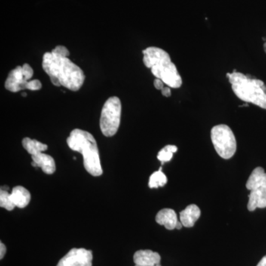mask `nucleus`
<instances>
[{"instance_id":"nucleus-1","label":"nucleus","mask_w":266,"mask_h":266,"mask_svg":"<svg viewBox=\"0 0 266 266\" xmlns=\"http://www.w3.org/2000/svg\"><path fill=\"white\" fill-rule=\"evenodd\" d=\"M42 68L53 84L78 91L84 84L85 76L82 70L68 57L47 52L43 56Z\"/></svg>"},{"instance_id":"nucleus-2","label":"nucleus","mask_w":266,"mask_h":266,"mask_svg":"<svg viewBox=\"0 0 266 266\" xmlns=\"http://www.w3.org/2000/svg\"><path fill=\"white\" fill-rule=\"evenodd\" d=\"M144 65L151 69L152 74L172 88H179L182 78L170 56L163 49L150 47L143 50Z\"/></svg>"},{"instance_id":"nucleus-3","label":"nucleus","mask_w":266,"mask_h":266,"mask_svg":"<svg viewBox=\"0 0 266 266\" xmlns=\"http://www.w3.org/2000/svg\"><path fill=\"white\" fill-rule=\"evenodd\" d=\"M70 148L78 152L84 157L86 170L93 176H100L103 173L97 143L92 134L84 130L75 129L67 139Z\"/></svg>"},{"instance_id":"nucleus-4","label":"nucleus","mask_w":266,"mask_h":266,"mask_svg":"<svg viewBox=\"0 0 266 266\" xmlns=\"http://www.w3.org/2000/svg\"><path fill=\"white\" fill-rule=\"evenodd\" d=\"M234 94L244 102L252 103L266 110V93L264 90V81L256 78H249L242 73L234 70L227 74Z\"/></svg>"},{"instance_id":"nucleus-5","label":"nucleus","mask_w":266,"mask_h":266,"mask_svg":"<svg viewBox=\"0 0 266 266\" xmlns=\"http://www.w3.org/2000/svg\"><path fill=\"white\" fill-rule=\"evenodd\" d=\"M212 144L217 153L224 159H230L235 154L237 141L235 136L228 126L219 124L211 131Z\"/></svg>"},{"instance_id":"nucleus-6","label":"nucleus","mask_w":266,"mask_h":266,"mask_svg":"<svg viewBox=\"0 0 266 266\" xmlns=\"http://www.w3.org/2000/svg\"><path fill=\"white\" fill-rule=\"evenodd\" d=\"M121 101L116 96L110 98L102 108L100 118L102 133L107 137H112L116 134L121 122Z\"/></svg>"},{"instance_id":"nucleus-7","label":"nucleus","mask_w":266,"mask_h":266,"mask_svg":"<svg viewBox=\"0 0 266 266\" xmlns=\"http://www.w3.org/2000/svg\"><path fill=\"white\" fill-rule=\"evenodd\" d=\"M93 253L85 249H72L56 266H92Z\"/></svg>"},{"instance_id":"nucleus-8","label":"nucleus","mask_w":266,"mask_h":266,"mask_svg":"<svg viewBox=\"0 0 266 266\" xmlns=\"http://www.w3.org/2000/svg\"><path fill=\"white\" fill-rule=\"evenodd\" d=\"M29 81L25 78L22 74V67L18 66L9 74L4 83V87L9 91L16 93L20 90L28 89Z\"/></svg>"},{"instance_id":"nucleus-9","label":"nucleus","mask_w":266,"mask_h":266,"mask_svg":"<svg viewBox=\"0 0 266 266\" xmlns=\"http://www.w3.org/2000/svg\"><path fill=\"white\" fill-rule=\"evenodd\" d=\"M133 261L135 265L155 266L160 264V256L151 250H139L134 255Z\"/></svg>"},{"instance_id":"nucleus-10","label":"nucleus","mask_w":266,"mask_h":266,"mask_svg":"<svg viewBox=\"0 0 266 266\" xmlns=\"http://www.w3.org/2000/svg\"><path fill=\"white\" fill-rule=\"evenodd\" d=\"M33 162L31 164L34 167H40L44 173L51 175L56 171V163L54 159L43 152L38 153L35 155H32Z\"/></svg>"},{"instance_id":"nucleus-11","label":"nucleus","mask_w":266,"mask_h":266,"mask_svg":"<svg viewBox=\"0 0 266 266\" xmlns=\"http://www.w3.org/2000/svg\"><path fill=\"white\" fill-rule=\"evenodd\" d=\"M156 222L160 226H164L168 230L176 228L178 224V218L173 209H163L156 215Z\"/></svg>"},{"instance_id":"nucleus-12","label":"nucleus","mask_w":266,"mask_h":266,"mask_svg":"<svg viewBox=\"0 0 266 266\" xmlns=\"http://www.w3.org/2000/svg\"><path fill=\"white\" fill-rule=\"evenodd\" d=\"M249 200L248 203V209L253 212L255 209L260 208L264 209L266 207V187L256 189L252 190L249 194Z\"/></svg>"},{"instance_id":"nucleus-13","label":"nucleus","mask_w":266,"mask_h":266,"mask_svg":"<svg viewBox=\"0 0 266 266\" xmlns=\"http://www.w3.org/2000/svg\"><path fill=\"white\" fill-rule=\"evenodd\" d=\"M200 217V209L194 204L190 205L180 213L181 224H183V227L187 228L194 227V224Z\"/></svg>"},{"instance_id":"nucleus-14","label":"nucleus","mask_w":266,"mask_h":266,"mask_svg":"<svg viewBox=\"0 0 266 266\" xmlns=\"http://www.w3.org/2000/svg\"><path fill=\"white\" fill-rule=\"evenodd\" d=\"M10 196L12 202L16 207H26L31 201V194L29 191L20 186L14 187Z\"/></svg>"},{"instance_id":"nucleus-15","label":"nucleus","mask_w":266,"mask_h":266,"mask_svg":"<svg viewBox=\"0 0 266 266\" xmlns=\"http://www.w3.org/2000/svg\"><path fill=\"white\" fill-rule=\"evenodd\" d=\"M261 187H266V173L264 168L257 167L249 176L246 182V188L252 191Z\"/></svg>"},{"instance_id":"nucleus-16","label":"nucleus","mask_w":266,"mask_h":266,"mask_svg":"<svg viewBox=\"0 0 266 266\" xmlns=\"http://www.w3.org/2000/svg\"><path fill=\"white\" fill-rule=\"evenodd\" d=\"M22 146L31 155H35L47 150V146L46 144L29 138H25L22 140Z\"/></svg>"},{"instance_id":"nucleus-17","label":"nucleus","mask_w":266,"mask_h":266,"mask_svg":"<svg viewBox=\"0 0 266 266\" xmlns=\"http://www.w3.org/2000/svg\"><path fill=\"white\" fill-rule=\"evenodd\" d=\"M162 168L157 172H154L152 175L150 176V181H149V187L151 189H157L159 187H163L166 185L167 182V178L166 175L161 171Z\"/></svg>"},{"instance_id":"nucleus-18","label":"nucleus","mask_w":266,"mask_h":266,"mask_svg":"<svg viewBox=\"0 0 266 266\" xmlns=\"http://www.w3.org/2000/svg\"><path fill=\"white\" fill-rule=\"evenodd\" d=\"M178 151V147L174 145H167L163 147L158 154H157V159L161 162V164L169 161L173 157L174 153Z\"/></svg>"},{"instance_id":"nucleus-19","label":"nucleus","mask_w":266,"mask_h":266,"mask_svg":"<svg viewBox=\"0 0 266 266\" xmlns=\"http://www.w3.org/2000/svg\"><path fill=\"white\" fill-rule=\"evenodd\" d=\"M10 194L7 190L1 189V191H0V206L7 209V210L12 211L14 209L15 206L10 199Z\"/></svg>"},{"instance_id":"nucleus-20","label":"nucleus","mask_w":266,"mask_h":266,"mask_svg":"<svg viewBox=\"0 0 266 266\" xmlns=\"http://www.w3.org/2000/svg\"><path fill=\"white\" fill-rule=\"evenodd\" d=\"M51 52L57 56H63V57H68L70 55L69 50L66 48V47L62 45L56 46Z\"/></svg>"},{"instance_id":"nucleus-21","label":"nucleus","mask_w":266,"mask_h":266,"mask_svg":"<svg viewBox=\"0 0 266 266\" xmlns=\"http://www.w3.org/2000/svg\"><path fill=\"white\" fill-rule=\"evenodd\" d=\"M22 74H23L25 78L29 80L32 78L33 75H34V71H33L32 68L28 64H25L22 66Z\"/></svg>"},{"instance_id":"nucleus-22","label":"nucleus","mask_w":266,"mask_h":266,"mask_svg":"<svg viewBox=\"0 0 266 266\" xmlns=\"http://www.w3.org/2000/svg\"><path fill=\"white\" fill-rule=\"evenodd\" d=\"M41 88V84L40 81L35 79L30 81L28 83V89L31 90H38Z\"/></svg>"},{"instance_id":"nucleus-23","label":"nucleus","mask_w":266,"mask_h":266,"mask_svg":"<svg viewBox=\"0 0 266 266\" xmlns=\"http://www.w3.org/2000/svg\"><path fill=\"white\" fill-rule=\"evenodd\" d=\"M163 84H164V82L160 78H156L154 80V86L157 90H161L164 87H163Z\"/></svg>"},{"instance_id":"nucleus-24","label":"nucleus","mask_w":266,"mask_h":266,"mask_svg":"<svg viewBox=\"0 0 266 266\" xmlns=\"http://www.w3.org/2000/svg\"><path fill=\"white\" fill-rule=\"evenodd\" d=\"M162 95L165 97H170L171 96V90L169 87H164L161 90Z\"/></svg>"},{"instance_id":"nucleus-25","label":"nucleus","mask_w":266,"mask_h":266,"mask_svg":"<svg viewBox=\"0 0 266 266\" xmlns=\"http://www.w3.org/2000/svg\"><path fill=\"white\" fill-rule=\"evenodd\" d=\"M6 247L2 243H0V259H3L6 253Z\"/></svg>"},{"instance_id":"nucleus-26","label":"nucleus","mask_w":266,"mask_h":266,"mask_svg":"<svg viewBox=\"0 0 266 266\" xmlns=\"http://www.w3.org/2000/svg\"><path fill=\"white\" fill-rule=\"evenodd\" d=\"M257 266H266V255L262 258L259 264Z\"/></svg>"},{"instance_id":"nucleus-27","label":"nucleus","mask_w":266,"mask_h":266,"mask_svg":"<svg viewBox=\"0 0 266 266\" xmlns=\"http://www.w3.org/2000/svg\"><path fill=\"white\" fill-rule=\"evenodd\" d=\"M182 227H183V224H181V222H179V221H178V224H177V227H176L177 229H181V228H182Z\"/></svg>"},{"instance_id":"nucleus-28","label":"nucleus","mask_w":266,"mask_h":266,"mask_svg":"<svg viewBox=\"0 0 266 266\" xmlns=\"http://www.w3.org/2000/svg\"><path fill=\"white\" fill-rule=\"evenodd\" d=\"M264 50H265V52L266 53V41L265 42V44H264Z\"/></svg>"},{"instance_id":"nucleus-29","label":"nucleus","mask_w":266,"mask_h":266,"mask_svg":"<svg viewBox=\"0 0 266 266\" xmlns=\"http://www.w3.org/2000/svg\"><path fill=\"white\" fill-rule=\"evenodd\" d=\"M22 96H26V93H22Z\"/></svg>"},{"instance_id":"nucleus-30","label":"nucleus","mask_w":266,"mask_h":266,"mask_svg":"<svg viewBox=\"0 0 266 266\" xmlns=\"http://www.w3.org/2000/svg\"><path fill=\"white\" fill-rule=\"evenodd\" d=\"M155 266H160V264H158V265H156Z\"/></svg>"},{"instance_id":"nucleus-31","label":"nucleus","mask_w":266,"mask_h":266,"mask_svg":"<svg viewBox=\"0 0 266 266\" xmlns=\"http://www.w3.org/2000/svg\"><path fill=\"white\" fill-rule=\"evenodd\" d=\"M135 266H143L135 265Z\"/></svg>"}]
</instances>
